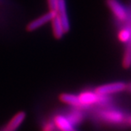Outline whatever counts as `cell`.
Here are the masks:
<instances>
[{"mask_svg":"<svg viewBox=\"0 0 131 131\" xmlns=\"http://www.w3.org/2000/svg\"><path fill=\"white\" fill-rule=\"evenodd\" d=\"M126 89V85L123 82H115L111 84H106L97 87L95 92L98 96H106L113 93L119 92Z\"/></svg>","mask_w":131,"mask_h":131,"instance_id":"6da1fadb","label":"cell"},{"mask_svg":"<svg viewBox=\"0 0 131 131\" xmlns=\"http://www.w3.org/2000/svg\"><path fill=\"white\" fill-rule=\"evenodd\" d=\"M55 15L56 13L52 11H48V13L43 14L42 16L37 17L36 19L29 22L26 26V30L28 32H32L40 29V27L43 26L45 24L50 22Z\"/></svg>","mask_w":131,"mask_h":131,"instance_id":"7a4b0ae2","label":"cell"},{"mask_svg":"<svg viewBox=\"0 0 131 131\" xmlns=\"http://www.w3.org/2000/svg\"><path fill=\"white\" fill-rule=\"evenodd\" d=\"M56 15L59 18L65 33L68 32L70 31V21L68 19L67 13L66 0H59L57 10H56Z\"/></svg>","mask_w":131,"mask_h":131,"instance_id":"3957f363","label":"cell"},{"mask_svg":"<svg viewBox=\"0 0 131 131\" xmlns=\"http://www.w3.org/2000/svg\"><path fill=\"white\" fill-rule=\"evenodd\" d=\"M107 3L117 19L119 21L126 20L127 13L126 9L118 0H107Z\"/></svg>","mask_w":131,"mask_h":131,"instance_id":"277c9868","label":"cell"},{"mask_svg":"<svg viewBox=\"0 0 131 131\" xmlns=\"http://www.w3.org/2000/svg\"><path fill=\"white\" fill-rule=\"evenodd\" d=\"M26 117V114L24 111H20L16 114L6 125L7 131H15L22 124Z\"/></svg>","mask_w":131,"mask_h":131,"instance_id":"5b68a950","label":"cell"},{"mask_svg":"<svg viewBox=\"0 0 131 131\" xmlns=\"http://www.w3.org/2000/svg\"><path fill=\"white\" fill-rule=\"evenodd\" d=\"M51 27H52V32H53L54 37L57 40L62 39L63 35L65 34V32L63 30L62 23L59 20V18L58 17V16L55 15L53 19L51 21Z\"/></svg>","mask_w":131,"mask_h":131,"instance_id":"8992f818","label":"cell"},{"mask_svg":"<svg viewBox=\"0 0 131 131\" xmlns=\"http://www.w3.org/2000/svg\"><path fill=\"white\" fill-rule=\"evenodd\" d=\"M59 100L64 103L73 107H81L83 106L81 103L79 97L73 94H69V93H62L59 96Z\"/></svg>","mask_w":131,"mask_h":131,"instance_id":"52a82bcc","label":"cell"},{"mask_svg":"<svg viewBox=\"0 0 131 131\" xmlns=\"http://www.w3.org/2000/svg\"><path fill=\"white\" fill-rule=\"evenodd\" d=\"M82 105H90L98 102L99 96L96 92H83L78 96Z\"/></svg>","mask_w":131,"mask_h":131,"instance_id":"ba28073f","label":"cell"},{"mask_svg":"<svg viewBox=\"0 0 131 131\" xmlns=\"http://www.w3.org/2000/svg\"><path fill=\"white\" fill-rule=\"evenodd\" d=\"M54 123L61 131H72L73 127L70 122L62 115H58L54 118Z\"/></svg>","mask_w":131,"mask_h":131,"instance_id":"9c48e42d","label":"cell"},{"mask_svg":"<svg viewBox=\"0 0 131 131\" xmlns=\"http://www.w3.org/2000/svg\"><path fill=\"white\" fill-rule=\"evenodd\" d=\"M102 115L103 118L107 121L114 123H119L121 122H123V120L124 119L123 115L118 111H105L102 114Z\"/></svg>","mask_w":131,"mask_h":131,"instance_id":"30bf717a","label":"cell"},{"mask_svg":"<svg viewBox=\"0 0 131 131\" xmlns=\"http://www.w3.org/2000/svg\"><path fill=\"white\" fill-rule=\"evenodd\" d=\"M128 43L129 44L126 48V52L124 54V58L123 60V66L125 68H129L131 67V36Z\"/></svg>","mask_w":131,"mask_h":131,"instance_id":"8fae6325","label":"cell"},{"mask_svg":"<svg viewBox=\"0 0 131 131\" xmlns=\"http://www.w3.org/2000/svg\"><path fill=\"white\" fill-rule=\"evenodd\" d=\"M131 36V30L128 28L121 29L118 34V38L122 43H128Z\"/></svg>","mask_w":131,"mask_h":131,"instance_id":"7c38bea8","label":"cell"},{"mask_svg":"<svg viewBox=\"0 0 131 131\" xmlns=\"http://www.w3.org/2000/svg\"><path fill=\"white\" fill-rule=\"evenodd\" d=\"M58 2H59V0H48L49 11L56 13L57 7H58Z\"/></svg>","mask_w":131,"mask_h":131,"instance_id":"4fadbf2b","label":"cell"},{"mask_svg":"<svg viewBox=\"0 0 131 131\" xmlns=\"http://www.w3.org/2000/svg\"><path fill=\"white\" fill-rule=\"evenodd\" d=\"M126 89H127V90H129V92H131V83L129 84V85H126Z\"/></svg>","mask_w":131,"mask_h":131,"instance_id":"5bb4252c","label":"cell"},{"mask_svg":"<svg viewBox=\"0 0 131 131\" xmlns=\"http://www.w3.org/2000/svg\"><path fill=\"white\" fill-rule=\"evenodd\" d=\"M127 121H128V123L131 125V116H129V117L127 118Z\"/></svg>","mask_w":131,"mask_h":131,"instance_id":"9a60e30c","label":"cell"},{"mask_svg":"<svg viewBox=\"0 0 131 131\" xmlns=\"http://www.w3.org/2000/svg\"><path fill=\"white\" fill-rule=\"evenodd\" d=\"M72 131H77V130H75V129H73Z\"/></svg>","mask_w":131,"mask_h":131,"instance_id":"2e32d148","label":"cell"}]
</instances>
